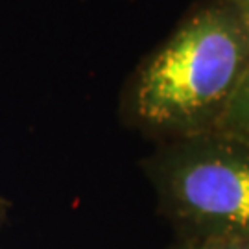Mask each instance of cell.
Returning a JSON list of instances; mask_svg holds the SVG:
<instances>
[{
    "label": "cell",
    "mask_w": 249,
    "mask_h": 249,
    "mask_svg": "<svg viewBox=\"0 0 249 249\" xmlns=\"http://www.w3.org/2000/svg\"><path fill=\"white\" fill-rule=\"evenodd\" d=\"M249 69V24L227 0H203L125 83V124L155 142L216 133Z\"/></svg>",
    "instance_id": "cell-1"
},
{
    "label": "cell",
    "mask_w": 249,
    "mask_h": 249,
    "mask_svg": "<svg viewBox=\"0 0 249 249\" xmlns=\"http://www.w3.org/2000/svg\"><path fill=\"white\" fill-rule=\"evenodd\" d=\"M142 170L176 238L249 240V144L222 133L157 142Z\"/></svg>",
    "instance_id": "cell-2"
},
{
    "label": "cell",
    "mask_w": 249,
    "mask_h": 249,
    "mask_svg": "<svg viewBox=\"0 0 249 249\" xmlns=\"http://www.w3.org/2000/svg\"><path fill=\"white\" fill-rule=\"evenodd\" d=\"M216 133L249 144V69L223 113Z\"/></svg>",
    "instance_id": "cell-3"
},
{
    "label": "cell",
    "mask_w": 249,
    "mask_h": 249,
    "mask_svg": "<svg viewBox=\"0 0 249 249\" xmlns=\"http://www.w3.org/2000/svg\"><path fill=\"white\" fill-rule=\"evenodd\" d=\"M168 249H249L244 238H176Z\"/></svg>",
    "instance_id": "cell-4"
},
{
    "label": "cell",
    "mask_w": 249,
    "mask_h": 249,
    "mask_svg": "<svg viewBox=\"0 0 249 249\" xmlns=\"http://www.w3.org/2000/svg\"><path fill=\"white\" fill-rule=\"evenodd\" d=\"M227 2L234 6V9L240 13L244 20L249 24V0H227Z\"/></svg>",
    "instance_id": "cell-5"
},
{
    "label": "cell",
    "mask_w": 249,
    "mask_h": 249,
    "mask_svg": "<svg viewBox=\"0 0 249 249\" xmlns=\"http://www.w3.org/2000/svg\"><path fill=\"white\" fill-rule=\"evenodd\" d=\"M8 213H9V203L8 199L0 194V232L4 229V223H6V218H8Z\"/></svg>",
    "instance_id": "cell-6"
}]
</instances>
